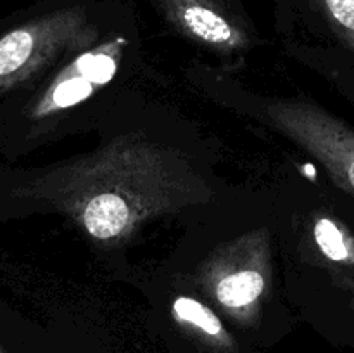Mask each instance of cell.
Masks as SVG:
<instances>
[{"label":"cell","instance_id":"6da1fadb","mask_svg":"<svg viewBox=\"0 0 354 353\" xmlns=\"http://www.w3.org/2000/svg\"><path fill=\"white\" fill-rule=\"evenodd\" d=\"M26 194L100 244H118L152 218L213 199V189L190 159L137 134L41 173Z\"/></svg>","mask_w":354,"mask_h":353},{"label":"cell","instance_id":"277c9868","mask_svg":"<svg viewBox=\"0 0 354 353\" xmlns=\"http://www.w3.org/2000/svg\"><path fill=\"white\" fill-rule=\"evenodd\" d=\"M272 127L313 156L337 185L354 194V132L318 104L275 99L266 104Z\"/></svg>","mask_w":354,"mask_h":353},{"label":"cell","instance_id":"30bf717a","mask_svg":"<svg viewBox=\"0 0 354 353\" xmlns=\"http://www.w3.org/2000/svg\"><path fill=\"white\" fill-rule=\"evenodd\" d=\"M353 305H354V289H353Z\"/></svg>","mask_w":354,"mask_h":353},{"label":"cell","instance_id":"7a4b0ae2","mask_svg":"<svg viewBox=\"0 0 354 353\" xmlns=\"http://www.w3.org/2000/svg\"><path fill=\"white\" fill-rule=\"evenodd\" d=\"M99 31L83 7H66L33 17L0 38V90L24 82L73 52H85Z\"/></svg>","mask_w":354,"mask_h":353},{"label":"cell","instance_id":"9c48e42d","mask_svg":"<svg viewBox=\"0 0 354 353\" xmlns=\"http://www.w3.org/2000/svg\"><path fill=\"white\" fill-rule=\"evenodd\" d=\"M337 37L354 52V0H317Z\"/></svg>","mask_w":354,"mask_h":353},{"label":"cell","instance_id":"8992f818","mask_svg":"<svg viewBox=\"0 0 354 353\" xmlns=\"http://www.w3.org/2000/svg\"><path fill=\"white\" fill-rule=\"evenodd\" d=\"M165 17L185 37L221 52L244 51L249 37L244 28L216 0H158Z\"/></svg>","mask_w":354,"mask_h":353},{"label":"cell","instance_id":"52a82bcc","mask_svg":"<svg viewBox=\"0 0 354 353\" xmlns=\"http://www.w3.org/2000/svg\"><path fill=\"white\" fill-rule=\"evenodd\" d=\"M313 237L328 260L354 265V239L341 224L328 217H320L315 220Z\"/></svg>","mask_w":354,"mask_h":353},{"label":"cell","instance_id":"3957f363","mask_svg":"<svg viewBox=\"0 0 354 353\" xmlns=\"http://www.w3.org/2000/svg\"><path fill=\"white\" fill-rule=\"evenodd\" d=\"M272 255L268 232L254 230L218 248L201 265L204 293L230 314L248 315L270 289Z\"/></svg>","mask_w":354,"mask_h":353},{"label":"cell","instance_id":"5b68a950","mask_svg":"<svg viewBox=\"0 0 354 353\" xmlns=\"http://www.w3.org/2000/svg\"><path fill=\"white\" fill-rule=\"evenodd\" d=\"M124 40L106 42L92 51L80 52L48 85L33 106L35 118H47L73 107L92 96L114 76Z\"/></svg>","mask_w":354,"mask_h":353},{"label":"cell","instance_id":"ba28073f","mask_svg":"<svg viewBox=\"0 0 354 353\" xmlns=\"http://www.w3.org/2000/svg\"><path fill=\"white\" fill-rule=\"evenodd\" d=\"M173 315L176 320L197 327L204 334L221 338L225 334L223 324L209 307L190 296H178L173 301Z\"/></svg>","mask_w":354,"mask_h":353}]
</instances>
